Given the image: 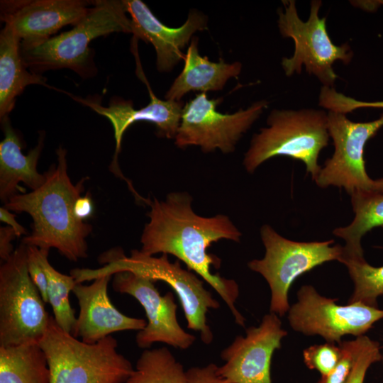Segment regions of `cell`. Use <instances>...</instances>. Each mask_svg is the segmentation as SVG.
Instances as JSON below:
<instances>
[{
	"mask_svg": "<svg viewBox=\"0 0 383 383\" xmlns=\"http://www.w3.org/2000/svg\"><path fill=\"white\" fill-rule=\"evenodd\" d=\"M156 282L148 277L125 271L114 274L115 292L134 297L143 307L148 322L139 331L136 343L148 349L155 343H163L185 350L191 347L196 337L186 332L177 319V305L172 292L162 296L155 287Z\"/></svg>",
	"mask_w": 383,
	"mask_h": 383,
	"instance_id": "13",
	"label": "cell"
},
{
	"mask_svg": "<svg viewBox=\"0 0 383 383\" xmlns=\"http://www.w3.org/2000/svg\"><path fill=\"white\" fill-rule=\"evenodd\" d=\"M93 211L94 204L88 194L77 199L74 204V212L79 220L84 221L92 215Z\"/></svg>",
	"mask_w": 383,
	"mask_h": 383,
	"instance_id": "34",
	"label": "cell"
},
{
	"mask_svg": "<svg viewBox=\"0 0 383 383\" xmlns=\"http://www.w3.org/2000/svg\"><path fill=\"white\" fill-rule=\"evenodd\" d=\"M111 275H104L84 285L77 283L72 292L77 299L79 313L73 335L87 343H95L123 331H140L147 324L142 318L128 316L118 311L108 295Z\"/></svg>",
	"mask_w": 383,
	"mask_h": 383,
	"instance_id": "18",
	"label": "cell"
},
{
	"mask_svg": "<svg viewBox=\"0 0 383 383\" xmlns=\"http://www.w3.org/2000/svg\"><path fill=\"white\" fill-rule=\"evenodd\" d=\"M222 100L209 99L202 92L184 105L174 138L176 146H199L206 153L217 149L224 154L231 153L268 105L267 101L262 100L246 109H241L231 114L222 113L216 109Z\"/></svg>",
	"mask_w": 383,
	"mask_h": 383,
	"instance_id": "10",
	"label": "cell"
},
{
	"mask_svg": "<svg viewBox=\"0 0 383 383\" xmlns=\"http://www.w3.org/2000/svg\"><path fill=\"white\" fill-rule=\"evenodd\" d=\"M136 73L138 77L146 84L150 101L145 106L135 109L133 103L120 98L111 99L107 106H104L99 99L95 97L82 99L72 96L77 101L87 106L97 113L109 119L112 125L116 141V148L111 170L122 177L118 166V155L121 151V143L126 130L133 123L146 121L155 125L157 135L169 139L175 138L177 133L184 107L183 102L170 100H162L153 93L146 79L138 54Z\"/></svg>",
	"mask_w": 383,
	"mask_h": 383,
	"instance_id": "16",
	"label": "cell"
},
{
	"mask_svg": "<svg viewBox=\"0 0 383 383\" xmlns=\"http://www.w3.org/2000/svg\"><path fill=\"white\" fill-rule=\"evenodd\" d=\"M287 335L277 315L266 314L259 326L247 328L245 337L238 335L221 352L218 374L231 383H272V357Z\"/></svg>",
	"mask_w": 383,
	"mask_h": 383,
	"instance_id": "14",
	"label": "cell"
},
{
	"mask_svg": "<svg viewBox=\"0 0 383 383\" xmlns=\"http://www.w3.org/2000/svg\"><path fill=\"white\" fill-rule=\"evenodd\" d=\"M56 153L57 165L45 172L43 184L29 193L15 194L4 207L31 216L32 232L23 239V244L49 250L55 248L76 262L87 257L86 238L92 231V226L79 220L74 212L87 177L74 184L67 173V150L60 146Z\"/></svg>",
	"mask_w": 383,
	"mask_h": 383,
	"instance_id": "2",
	"label": "cell"
},
{
	"mask_svg": "<svg viewBox=\"0 0 383 383\" xmlns=\"http://www.w3.org/2000/svg\"><path fill=\"white\" fill-rule=\"evenodd\" d=\"M125 383L189 382L182 364L166 347H162L145 349Z\"/></svg>",
	"mask_w": 383,
	"mask_h": 383,
	"instance_id": "24",
	"label": "cell"
},
{
	"mask_svg": "<svg viewBox=\"0 0 383 383\" xmlns=\"http://www.w3.org/2000/svg\"><path fill=\"white\" fill-rule=\"evenodd\" d=\"M218 366L210 363L204 367H193L187 370L189 383H231L218 372Z\"/></svg>",
	"mask_w": 383,
	"mask_h": 383,
	"instance_id": "32",
	"label": "cell"
},
{
	"mask_svg": "<svg viewBox=\"0 0 383 383\" xmlns=\"http://www.w3.org/2000/svg\"><path fill=\"white\" fill-rule=\"evenodd\" d=\"M372 189L383 192V177L374 179V186Z\"/></svg>",
	"mask_w": 383,
	"mask_h": 383,
	"instance_id": "36",
	"label": "cell"
},
{
	"mask_svg": "<svg viewBox=\"0 0 383 383\" xmlns=\"http://www.w3.org/2000/svg\"><path fill=\"white\" fill-rule=\"evenodd\" d=\"M326 104L329 111L343 114L360 108L383 109V101H358L338 92L336 90H332L328 93Z\"/></svg>",
	"mask_w": 383,
	"mask_h": 383,
	"instance_id": "29",
	"label": "cell"
},
{
	"mask_svg": "<svg viewBox=\"0 0 383 383\" xmlns=\"http://www.w3.org/2000/svg\"><path fill=\"white\" fill-rule=\"evenodd\" d=\"M342 350V357L334 370L328 374L321 376L316 383H345L353 362V340L342 341L338 344Z\"/></svg>",
	"mask_w": 383,
	"mask_h": 383,
	"instance_id": "30",
	"label": "cell"
},
{
	"mask_svg": "<svg viewBox=\"0 0 383 383\" xmlns=\"http://www.w3.org/2000/svg\"><path fill=\"white\" fill-rule=\"evenodd\" d=\"M89 3L81 0H12L1 1V19L11 26L21 48L38 45L67 25L77 24Z\"/></svg>",
	"mask_w": 383,
	"mask_h": 383,
	"instance_id": "15",
	"label": "cell"
},
{
	"mask_svg": "<svg viewBox=\"0 0 383 383\" xmlns=\"http://www.w3.org/2000/svg\"><path fill=\"white\" fill-rule=\"evenodd\" d=\"M350 195L354 218L349 225L333 231L345 243L341 263L345 260L365 259L362 238L372 228L383 226V192L357 190Z\"/></svg>",
	"mask_w": 383,
	"mask_h": 383,
	"instance_id": "22",
	"label": "cell"
},
{
	"mask_svg": "<svg viewBox=\"0 0 383 383\" xmlns=\"http://www.w3.org/2000/svg\"><path fill=\"white\" fill-rule=\"evenodd\" d=\"M150 207L149 221L143 228L140 251L153 256L172 255L182 261L207 282L226 304L237 324L245 326V318L235 307L239 287L233 279L213 274L211 267H220L221 260L207 250L213 243L226 239L240 242L241 232L224 214L204 217L192 208V196L186 192H172L165 199L154 197L147 204Z\"/></svg>",
	"mask_w": 383,
	"mask_h": 383,
	"instance_id": "1",
	"label": "cell"
},
{
	"mask_svg": "<svg viewBox=\"0 0 383 383\" xmlns=\"http://www.w3.org/2000/svg\"><path fill=\"white\" fill-rule=\"evenodd\" d=\"M123 1L97 0L72 29L51 37L30 48H21L27 68L38 74L46 70L68 68L83 78L96 72L94 50L89 43L112 33H132Z\"/></svg>",
	"mask_w": 383,
	"mask_h": 383,
	"instance_id": "4",
	"label": "cell"
},
{
	"mask_svg": "<svg viewBox=\"0 0 383 383\" xmlns=\"http://www.w3.org/2000/svg\"><path fill=\"white\" fill-rule=\"evenodd\" d=\"M131 16L132 33L136 39L151 43L156 52V66L160 72H170L185 55L182 50L194 33L207 28V17L193 10L186 22L179 28L162 23L148 6L140 0H123Z\"/></svg>",
	"mask_w": 383,
	"mask_h": 383,
	"instance_id": "17",
	"label": "cell"
},
{
	"mask_svg": "<svg viewBox=\"0 0 383 383\" xmlns=\"http://www.w3.org/2000/svg\"><path fill=\"white\" fill-rule=\"evenodd\" d=\"M303 355L305 365L310 370H316L324 376L336 367L342 357V350L339 345L327 342L310 346L304 350Z\"/></svg>",
	"mask_w": 383,
	"mask_h": 383,
	"instance_id": "28",
	"label": "cell"
},
{
	"mask_svg": "<svg viewBox=\"0 0 383 383\" xmlns=\"http://www.w3.org/2000/svg\"><path fill=\"white\" fill-rule=\"evenodd\" d=\"M383 127V114L368 122H354L345 114L328 112V130L334 152L327 159L314 180L317 186L343 188L350 194L370 190L374 186L365 170L364 150L367 142Z\"/></svg>",
	"mask_w": 383,
	"mask_h": 383,
	"instance_id": "12",
	"label": "cell"
},
{
	"mask_svg": "<svg viewBox=\"0 0 383 383\" xmlns=\"http://www.w3.org/2000/svg\"><path fill=\"white\" fill-rule=\"evenodd\" d=\"M101 260L104 265L100 268H75L71 270L70 274L77 283L125 271L155 282H165L180 301L187 328L199 332L201 340L205 344L211 343L213 335L207 323L206 313L209 309H218L220 304L205 288L204 281L192 271L182 268L179 260L171 262L167 254L156 257L138 250H131V255L127 257L121 249L109 250L102 255Z\"/></svg>",
	"mask_w": 383,
	"mask_h": 383,
	"instance_id": "3",
	"label": "cell"
},
{
	"mask_svg": "<svg viewBox=\"0 0 383 383\" xmlns=\"http://www.w3.org/2000/svg\"><path fill=\"white\" fill-rule=\"evenodd\" d=\"M336 299L321 296L313 287L302 286L297 302L288 311L293 330L306 335H318L328 343H340L345 335H364L383 318V309L360 302L337 305Z\"/></svg>",
	"mask_w": 383,
	"mask_h": 383,
	"instance_id": "11",
	"label": "cell"
},
{
	"mask_svg": "<svg viewBox=\"0 0 383 383\" xmlns=\"http://www.w3.org/2000/svg\"><path fill=\"white\" fill-rule=\"evenodd\" d=\"M321 4V1H312L309 17L303 21L298 16L295 1H283L284 10L278 9V27L284 38L293 39L294 52L291 57L282 59V66L289 77L295 72L301 73L304 66L323 86L333 87L338 77L333 68L334 62L348 64L353 52L347 43L336 45L331 40L326 18L318 16Z\"/></svg>",
	"mask_w": 383,
	"mask_h": 383,
	"instance_id": "9",
	"label": "cell"
},
{
	"mask_svg": "<svg viewBox=\"0 0 383 383\" xmlns=\"http://www.w3.org/2000/svg\"><path fill=\"white\" fill-rule=\"evenodd\" d=\"M267 125L252 138L243 161L246 171L253 173L266 160L286 156L304 162L315 180L321 169L319 153L330 138L328 113L313 109H274Z\"/></svg>",
	"mask_w": 383,
	"mask_h": 383,
	"instance_id": "5",
	"label": "cell"
},
{
	"mask_svg": "<svg viewBox=\"0 0 383 383\" xmlns=\"http://www.w3.org/2000/svg\"><path fill=\"white\" fill-rule=\"evenodd\" d=\"M38 343L47 359L50 383H125L134 370L118 352L112 335L87 343L62 330L53 316Z\"/></svg>",
	"mask_w": 383,
	"mask_h": 383,
	"instance_id": "6",
	"label": "cell"
},
{
	"mask_svg": "<svg viewBox=\"0 0 383 383\" xmlns=\"http://www.w3.org/2000/svg\"><path fill=\"white\" fill-rule=\"evenodd\" d=\"M50 316L30 277L21 243L0 267V347L39 343Z\"/></svg>",
	"mask_w": 383,
	"mask_h": 383,
	"instance_id": "7",
	"label": "cell"
},
{
	"mask_svg": "<svg viewBox=\"0 0 383 383\" xmlns=\"http://www.w3.org/2000/svg\"><path fill=\"white\" fill-rule=\"evenodd\" d=\"M4 138L0 143V199L5 204L17 194L22 182L33 190L45 181V173L37 169L44 145V133H40L38 144L28 155L22 153L21 140L9 122V117L1 120Z\"/></svg>",
	"mask_w": 383,
	"mask_h": 383,
	"instance_id": "19",
	"label": "cell"
},
{
	"mask_svg": "<svg viewBox=\"0 0 383 383\" xmlns=\"http://www.w3.org/2000/svg\"><path fill=\"white\" fill-rule=\"evenodd\" d=\"M36 253L47 277L48 303L52 307L53 318L62 330L72 335L77 318L70 303L69 294L77 282L72 275L64 274L50 265L48 258L49 250L37 248Z\"/></svg>",
	"mask_w": 383,
	"mask_h": 383,
	"instance_id": "25",
	"label": "cell"
},
{
	"mask_svg": "<svg viewBox=\"0 0 383 383\" xmlns=\"http://www.w3.org/2000/svg\"><path fill=\"white\" fill-rule=\"evenodd\" d=\"M184 60V68L167 91L166 100L180 101L189 91L221 90L229 79L238 77L242 69L239 62L229 64L221 58L213 62L201 56L196 37L192 38Z\"/></svg>",
	"mask_w": 383,
	"mask_h": 383,
	"instance_id": "20",
	"label": "cell"
},
{
	"mask_svg": "<svg viewBox=\"0 0 383 383\" xmlns=\"http://www.w3.org/2000/svg\"><path fill=\"white\" fill-rule=\"evenodd\" d=\"M0 220L11 227L15 231L17 237L26 233L25 228L17 222L15 214L11 213L4 206L0 209Z\"/></svg>",
	"mask_w": 383,
	"mask_h": 383,
	"instance_id": "35",
	"label": "cell"
},
{
	"mask_svg": "<svg viewBox=\"0 0 383 383\" xmlns=\"http://www.w3.org/2000/svg\"><path fill=\"white\" fill-rule=\"evenodd\" d=\"M353 362L345 383H364L370 367L382 359L378 342L366 335L353 340Z\"/></svg>",
	"mask_w": 383,
	"mask_h": 383,
	"instance_id": "27",
	"label": "cell"
},
{
	"mask_svg": "<svg viewBox=\"0 0 383 383\" xmlns=\"http://www.w3.org/2000/svg\"><path fill=\"white\" fill-rule=\"evenodd\" d=\"M30 84L49 87L41 74L27 70L21 52V40L5 23L0 34V118L8 117L17 96Z\"/></svg>",
	"mask_w": 383,
	"mask_h": 383,
	"instance_id": "21",
	"label": "cell"
},
{
	"mask_svg": "<svg viewBox=\"0 0 383 383\" xmlns=\"http://www.w3.org/2000/svg\"><path fill=\"white\" fill-rule=\"evenodd\" d=\"M0 383H50L47 359L38 343L0 347Z\"/></svg>",
	"mask_w": 383,
	"mask_h": 383,
	"instance_id": "23",
	"label": "cell"
},
{
	"mask_svg": "<svg viewBox=\"0 0 383 383\" xmlns=\"http://www.w3.org/2000/svg\"><path fill=\"white\" fill-rule=\"evenodd\" d=\"M346 266L354 283L353 295L348 304L360 302L377 307V298L383 295V266L374 267L363 260H345Z\"/></svg>",
	"mask_w": 383,
	"mask_h": 383,
	"instance_id": "26",
	"label": "cell"
},
{
	"mask_svg": "<svg viewBox=\"0 0 383 383\" xmlns=\"http://www.w3.org/2000/svg\"><path fill=\"white\" fill-rule=\"evenodd\" d=\"M260 237L265 249L262 259H254L248 267L260 274L271 291L270 312L284 316L290 306L288 292L294 280L326 262L341 261L343 247L334 240L298 242L285 238L272 227L264 224Z\"/></svg>",
	"mask_w": 383,
	"mask_h": 383,
	"instance_id": "8",
	"label": "cell"
},
{
	"mask_svg": "<svg viewBox=\"0 0 383 383\" xmlns=\"http://www.w3.org/2000/svg\"><path fill=\"white\" fill-rule=\"evenodd\" d=\"M27 246V265L30 279L39 290L45 303H48V282L45 273L38 259L36 247Z\"/></svg>",
	"mask_w": 383,
	"mask_h": 383,
	"instance_id": "31",
	"label": "cell"
},
{
	"mask_svg": "<svg viewBox=\"0 0 383 383\" xmlns=\"http://www.w3.org/2000/svg\"><path fill=\"white\" fill-rule=\"evenodd\" d=\"M15 231L9 226L0 228V257L5 262L14 251L11 241L16 238Z\"/></svg>",
	"mask_w": 383,
	"mask_h": 383,
	"instance_id": "33",
	"label": "cell"
}]
</instances>
